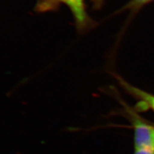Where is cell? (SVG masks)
<instances>
[{
	"label": "cell",
	"mask_w": 154,
	"mask_h": 154,
	"mask_svg": "<svg viewBox=\"0 0 154 154\" xmlns=\"http://www.w3.org/2000/svg\"><path fill=\"white\" fill-rule=\"evenodd\" d=\"M128 113L134 129V150L154 149V127L146 124L130 110Z\"/></svg>",
	"instance_id": "obj_1"
},
{
	"label": "cell",
	"mask_w": 154,
	"mask_h": 154,
	"mask_svg": "<svg viewBox=\"0 0 154 154\" xmlns=\"http://www.w3.org/2000/svg\"><path fill=\"white\" fill-rule=\"evenodd\" d=\"M65 4L72 11L79 28L84 29L88 24V17L86 14L84 0H57Z\"/></svg>",
	"instance_id": "obj_2"
},
{
	"label": "cell",
	"mask_w": 154,
	"mask_h": 154,
	"mask_svg": "<svg viewBox=\"0 0 154 154\" xmlns=\"http://www.w3.org/2000/svg\"><path fill=\"white\" fill-rule=\"evenodd\" d=\"M119 82L123 88H124L125 91H126L128 93H129L135 97L138 98L140 99L142 102L144 103H146L149 107L153 109L154 111V96L149 93H146V91L140 90L139 88L134 87V86L131 85V84L125 82L124 79L121 78H118Z\"/></svg>",
	"instance_id": "obj_3"
},
{
	"label": "cell",
	"mask_w": 154,
	"mask_h": 154,
	"mask_svg": "<svg viewBox=\"0 0 154 154\" xmlns=\"http://www.w3.org/2000/svg\"><path fill=\"white\" fill-rule=\"evenodd\" d=\"M152 0H131L125 8L126 9H136L143 6L146 4L150 2Z\"/></svg>",
	"instance_id": "obj_4"
},
{
	"label": "cell",
	"mask_w": 154,
	"mask_h": 154,
	"mask_svg": "<svg viewBox=\"0 0 154 154\" xmlns=\"http://www.w3.org/2000/svg\"><path fill=\"white\" fill-rule=\"evenodd\" d=\"M134 154H154V149L134 150Z\"/></svg>",
	"instance_id": "obj_5"
},
{
	"label": "cell",
	"mask_w": 154,
	"mask_h": 154,
	"mask_svg": "<svg viewBox=\"0 0 154 154\" xmlns=\"http://www.w3.org/2000/svg\"><path fill=\"white\" fill-rule=\"evenodd\" d=\"M91 2L93 5V7L95 9H99V7H101V5H103V2L104 0H90Z\"/></svg>",
	"instance_id": "obj_6"
}]
</instances>
